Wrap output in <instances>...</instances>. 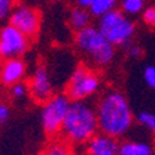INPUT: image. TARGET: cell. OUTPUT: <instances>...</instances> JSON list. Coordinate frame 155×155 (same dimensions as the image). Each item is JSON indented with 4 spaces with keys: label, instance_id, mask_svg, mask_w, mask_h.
Masks as SVG:
<instances>
[{
    "label": "cell",
    "instance_id": "cell-1",
    "mask_svg": "<svg viewBox=\"0 0 155 155\" xmlns=\"http://www.w3.org/2000/svg\"><path fill=\"white\" fill-rule=\"evenodd\" d=\"M99 131L120 138L130 131L134 116L127 98L119 91H108L101 97L97 106Z\"/></svg>",
    "mask_w": 155,
    "mask_h": 155
},
{
    "label": "cell",
    "instance_id": "cell-2",
    "mask_svg": "<svg viewBox=\"0 0 155 155\" xmlns=\"http://www.w3.org/2000/svg\"><path fill=\"white\" fill-rule=\"evenodd\" d=\"M98 131L97 109L85 101H73L60 131L63 138L71 144H85Z\"/></svg>",
    "mask_w": 155,
    "mask_h": 155
},
{
    "label": "cell",
    "instance_id": "cell-3",
    "mask_svg": "<svg viewBox=\"0 0 155 155\" xmlns=\"http://www.w3.org/2000/svg\"><path fill=\"white\" fill-rule=\"evenodd\" d=\"M74 43L77 49L85 56L92 64L105 67L110 64L115 58V45L99 31L98 27H87L76 32Z\"/></svg>",
    "mask_w": 155,
    "mask_h": 155
},
{
    "label": "cell",
    "instance_id": "cell-4",
    "mask_svg": "<svg viewBox=\"0 0 155 155\" xmlns=\"http://www.w3.org/2000/svg\"><path fill=\"white\" fill-rule=\"evenodd\" d=\"M98 28L115 46H127L136 34V25L122 10H113L98 18Z\"/></svg>",
    "mask_w": 155,
    "mask_h": 155
},
{
    "label": "cell",
    "instance_id": "cell-5",
    "mask_svg": "<svg viewBox=\"0 0 155 155\" xmlns=\"http://www.w3.org/2000/svg\"><path fill=\"white\" fill-rule=\"evenodd\" d=\"M101 90V77L90 66H78L69 77L66 94L71 101H87Z\"/></svg>",
    "mask_w": 155,
    "mask_h": 155
},
{
    "label": "cell",
    "instance_id": "cell-6",
    "mask_svg": "<svg viewBox=\"0 0 155 155\" xmlns=\"http://www.w3.org/2000/svg\"><path fill=\"white\" fill-rule=\"evenodd\" d=\"M71 102L67 94H53L46 102H43L41 109V124L48 136H56L61 131Z\"/></svg>",
    "mask_w": 155,
    "mask_h": 155
},
{
    "label": "cell",
    "instance_id": "cell-7",
    "mask_svg": "<svg viewBox=\"0 0 155 155\" xmlns=\"http://www.w3.org/2000/svg\"><path fill=\"white\" fill-rule=\"evenodd\" d=\"M29 38L11 24L0 29V59L21 58L28 51Z\"/></svg>",
    "mask_w": 155,
    "mask_h": 155
},
{
    "label": "cell",
    "instance_id": "cell-8",
    "mask_svg": "<svg viewBox=\"0 0 155 155\" xmlns=\"http://www.w3.org/2000/svg\"><path fill=\"white\" fill-rule=\"evenodd\" d=\"M8 21L28 38H35L41 28V14L35 7L27 4H17Z\"/></svg>",
    "mask_w": 155,
    "mask_h": 155
},
{
    "label": "cell",
    "instance_id": "cell-9",
    "mask_svg": "<svg viewBox=\"0 0 155 155\" xmlns=\"http://www.w3.org/2000/svg\"><path fill=\"white\" fill-rule=\"evenodd\" d=\"M29 95L35 102L43 104L53 95V83L45 66H38L28 83Z\"/></svg>",
    "mask_w": 155,
    "mask_h": 155
},
{
    "label": "cell",
    "instance_id": "cell-10",
    "mask_svg": "<svg viewBox=\"0 0 155 155\" xmlns=\"http://www.w3.org/2000/svg\"><path fill=\"white\" fill-rule=\"evenodd\" d=\"M27 74L25 61L21 58H13L3 60L2 69H0V83L6 87H10L15 83L24 81Z\"/></svg>",
    "mask_w": 155,
    "mask_h": 155
},
{
    "label": "cell",
    "instance_id": "cell-11",
    "mask_svg": "<svg viewBox=\"0 0 155 155\" xmlns=\"http://www.w3.org/2000/svg\"><path fill=\"white\" fill-rule=\"evenodd\" d=\"M116 140L117 138L99 131L85 143V155H117L119 143Z\"/></svg>",
    "mask_w": 155,
    "mask_h": 155
},
{
    "label": "cell",
    "instance_id": "cell-12",
    "mask_svg": "<svg viewBox=\"0 0 155 155\" xmlns=\"http://www.w3.org/2000/svg\"><path fill=\"white\" fill-rule=\"evenodd\" d=\"M117 155H155L154 147L147 141L126 140L119 144Z\"/></svg>",
    "mask_w": 155,
    "mask_h": 155
},
{
    "label": "cell",
    "instance_id": "cell-13",
    "mask_svg": "<svg viewBox=\"0 0 155 155\" xmlns=\"http://www.w3.org/2000/svg\"><path fill=\"white\" fill-rule=\"evenodd\" d=\"M91 13L88 8H83L76 6L74 8H71L69 15V24L74 31H80V29H84L87 27L91 25Z\"/></svg>",
    "mask_w": 155,
    "mask_h": 155
},
{
    "label": "cell",
    "instance_id": "cell-14",
    "mask_svg": "<svg viewBox=\"0 0 155 155\" xmlns=\"http://www.w3.org/2000/svg\"><path fill=\"white\" fill-rule=\"evenodd\" d=\"M39 155H74L69 141L66 140H52L48 143Z\"/></svg>",
    "mask_w": 155,
    "mask_h": 155
},
{
    "label": "cell",
    "instance_id": "cell-15",
    "mask_svg": "<svg viewBox=\"0 0 155 155\" xmlns=\"http://www.w3.org/2000/svg\"><path fill=\"white\" fill-rule=\"evenodd\" d=\"M117 4H119V0H95L88 10H90L92 17L101 18L105 14L116 10Z\"/></svg>",
    "mask_w": 155,
    "mask_h": 155
},
{
    "label": "cell",
    "instance_id": "cell-16",
    "mask_svg": "<svg viewBox=\"0 0 155 155\" xmlns=\"http://www.w3.org/2000/svg\"><path fill=\"white\" fill-rule=\"evenodd\" d=\"M120 8L124 14L130 15H137L140 13H143L144 10L145 0H119Z\"/></svg>",
    "mask_w": 155,
    "mask_h": 155
},
{
    "label": "cell",
    "instance_id": "cell-17",
    "mask_svg": "<svg viewBox=\"0 0 155 155\" xmlns=\"http://www.w3.org/2000/svg\"><path fill=\"white\" fill-rule=\"evenodd\" d=\"M136 120L141 127H144L145 130L155 133V113L150 112V110H141L137 116Z\"/></svg>",
    "mask_w": 155,
    "mask_h": 155
},
{
    "label": "cell",
    "instance_id": "cell-18",
    "mask_svg": "<svg viewBox=\"0 0 155 155\" xmlns=\"http://www.w3.org/2000/svg\"><path fill=\"white\" fill-rule=\"evenodd\" d=\"M10 88V95L11 98H14V99H22V98H25L27 95L29 94V87L27 83L24 81H20V83H15L13 85L8 87Z\"/></svg>",
    "mask_w": 155,
    "mask_h": 155
},
{
    "label": "cell",
    "instance_id": "cell-19",
    "mask_svg": "<svg viewBox=\"0 0 155 155\" xmlns=\"http://www.w3.org/2000/svg\"><path fill=\"white\" fill-rule=\"evenodd\" d=\"M17 6V0H0V21L8 18Z\"/></svg>",
    "mask_w": 155,
    "mask_h": 155
},
{
    "label": "cell",
    "instance_id": "cell-20",
    "mask_svg": "<svg viewBox=\"0 0 155 155\" xmlns=\"http://www.w3.org/2000/svg\"><path fill=\"white\" fill-rule=\"evenodd\" d=\"M143 78L150 88L155 90V66H147L143 73Z\"/></svg>",
    "mask_w": 155,
    "mask_h": 155
},
{
    "label": "cell",
    "instance_id": "cell-21",
    "mask_svg": "<svg viewBox=\"0 0 155 155\" xmlns=\"http://www.w3.org/2000/svg\"><path fill=\"white\" fill-rule=\"evenodd\" d=\"M143 21L148 27L155 28V6H150L143 10Z\"/></svg>",
    "mask_w": 155,
    "mask_h": 155
},
{
    "label": "cell",
    "instance_id": "cell-22",
    "mask_svg": "<svg viewBox=\"0 0 155 155\" xmlns=\"http://www.w3.org/2000/svg\"><path fill=\"white\" fill-rule=\"evenodd\" d=\"M10 117V108L4 102L0 101V124L6 123Z\"/></svg>",
    "mask_w": 155,
    "mask_h": 155
},
{
    "label": "cell",
    "instance_id": "cell-23",
    "mask_svg": "<svg viewBox=\"0 0 155 155\" xmlns=\"http://www.w3.org/2000/svg\"><path fill=\"white\" fill-rule=\"evenodd\" d=\"M129 53L133 58H140L141 54H143V49L138 45H129Z\"/></svg>",
    "mask_w": 155,
    "mask_h": 155
},
{
    "label": "cell",
    "instance_id": "cell-24",
    "mask_svg": "<svg viewBox=\"0 0 155 155\" xmlns=\"http://www.w3.org/2000/svg\"><path fill=\"white\" fill-rule=\"evenodd\" d=\"M94 2H95V0H74L76 6L83 7V8H90L91 6H92V3H94Z\"/></svg>",
    "mask_w": 155,
    "mask_h": 155
},
{
    "label": "cell",
    "instance_id": "cell-25",
    "mask_svg": "<svg viewBox=\"0 0 155 155\" xmlns=\"http://www.w3.org/2000/svg\"><path fill=\"white\" fill-rule=\"evenodd\" d=\"M51 2H56V0H51Z\"/></svg>",
    "mask_w": 155,
    "mask_h": 155
}]
</instances>
